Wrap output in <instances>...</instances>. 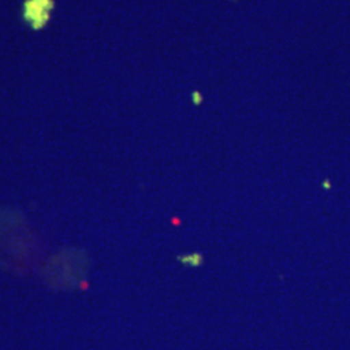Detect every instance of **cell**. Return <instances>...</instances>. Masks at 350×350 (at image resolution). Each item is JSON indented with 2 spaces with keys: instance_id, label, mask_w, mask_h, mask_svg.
I'll list each match as a JSON object with an SVG mask.
<instances>
[{
  "instance_id": "cell-1",
  "label": "cell",
  "mask_w": 350,
  "mask_h": 350,
  "mask_svg": "<svg viewBox=\"0 0 350 350\" xmlns=\"http://www.w3.org/2000/svg\"><path fill=\"white\" fill-rule=\"evenodd\" d=\"M55 5V0H24L21 18L31 30H43L50 24Z\"/></svg>"
},
{
  "instance_id": "cell-2",
  "label": "cell",
  "mask_w": 350,
  "mask_h": 350,
  "mask_svg": "<svg viewBox=\"0 0 350 350\" xmlns=\"http://www.w3.org/2000/svg\"><path fill=\"white\" fill-rule=\"evenodd\" d=\"M178 260L180 263L186 265V266H191V267H198L204 262L202 254L201 253H193L191 256H185V257H178Z\"/></svg>"
},
{
  "instance_id": "cell-3",
  "label": "cell",
  "mask_w": 350,
  "mask_h": 350,
  "mask_svg": "<svg viewBox=\"0 0 350 350\" xmlns=\"http://www.w3.org/2000/svg\"><path fill=\"white\" fill-rule=\"evenodd\" d=\"M193 96H195V104H200V103H201L200 92H198V91H196V92H195V94H193Z\"/></svg>"
},
{
  "instance_id": "cell-4",
  "label": "cell",
  "mask_w": 350,
  "mask_h": 350,
  "mask_svg": "<svg viewBox=\"0 0 350 350\" xmlns=\"http://www.w3.org/2000/svg\"><path fill=\"white\" fill-rule=\"evenodd\" d=\"M81 288L86 289V288H88V283H86V282H85V283H82V284H81Z\"/></svg>"
}]
</instances>
